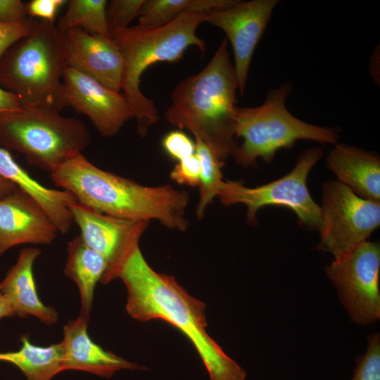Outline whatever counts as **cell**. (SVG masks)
I'll list each match as a JSON object with an SVG mask.
<instances>
[{"instance_id": "cell-1", "label": "cell", "mask_w": 380, "mask_h": 380, "mask_svg": "<svg viewBox=\"0 0 380 380\" xmlns=\"http://www.w3.org/2000/svg\"><path fill=\"white\" fill-rule=\"evenodd\" d=\"M139 241L125 251L101 281L106 284L119 278L123 281L126 310L134 319H161L185 335L210 380H245L246 371L208 334L204 303L188 293L172 276L156 272L144 258Z\"/></svg>"}, {"instance_id": "cell-2", "label": "cell", "mask_w": 380, "mask_h": 380, "mask_svg": "<svg viewBox=\"0 0 380 380\" xmlns=\"http://www.w3.org/2000/svg\"><path fill=\"white\" fill-rule=\"evenodd\" d=\"M52 181L80 203L95 211L134 222L157 220L170 229L185 232L189 194L165 184L141 185L103 170L82 153L51 172Z\"/></svg>"}, {"instance_id": "cell-3", "label": "cell", "mask_w": 380, "mask_h": 380, "mask_svg": "<svg viewBox=\"0 0 380 380\" xmlns=\"http://www.w3.org/2000/svg\"><path fill=\"white\" fill-rule=\"evenodd\" d=\"M224 38L206 66L179 82L165 116L172 125L201 138L224 161L235 140L238 82Z\"/></svg>"}, {"instance_id": "cell-4", "label": "cell", "mask_w": 380, "mask_h": 380, "mask_svg": "<svg viewBox=\"0 0 380 380\" xmlns=\"http://www.w3.org/2000/svg\"><path fill=\"white\" fill-rule=\"evenodd\" d=\"M206 16L207 13L186 11L157 28L129 26L110 34L123 56L121 90L134 113L141 137H145L159 119L154 101L140 89L143 72L158 62L178 61L189 46H196L204 53L206 43L196 34V30L205 22Z\"/></svg>"}, {"instance_id": "cell-5", "label": "cell", "mask_w": 380, "mask_h": 380, "mask_svg": "<svg viewBox=\"0 0 380 380\" xmlns=\"http://www.w3.org/2000/svg\"><path fill=\"white\" fill-rule=\"evenodd\" d=\"M68 67L64 34L53 23L36 19L29 33L0 62V84L23 107L60 112L65 108L63 77Z\"/></svg>"}, {"instance_id": "cell-6", "label": "cell", "mask_w": 380, "mask_h": 380, "mask_svg": "<svg viewBox=\"0 0 380 380\" xmlns=\"http://www.w3.org/2000/svg\"><path fill=\"white\" fill-rule=\"evenodd\" d=\"M292 89L289 82L270 90L263 103L254 108L236 110L237 144L232 156L243 167H257L256 160L270 163L277 151L290 148L298 140H312L322 144H336L339 135L336 129L304 122L286 108L285 101Z\"/></svg>"}, {"instance_id": "cell-7", "label": "cell", "mask_w": 380, "mask_h": 380, "mask_svg": "<svg viewBox=\"0 0 380 380\" xmlns=\"http://www.w3.org/2000/svg\"><path fill=\"white\" fill-rule=\"evenodd\" d=\"M89 142L86 125L58 111L23 107L0 117V143L50 173L82 153Z\"/></svg>"}, {"instance_id": "cell-8", "label": "cell", "mask_w": 380, "mask_h": 380, "mask_svg": "<svg viewBox=\"0 0 380 380\" xmlns=\"http://www.w3.org/2000/svg\"><path fill=\"white\" fill-rule=\"evenodd\" d=\"M322 155L323 151L319 146L308 148L300 154L289 173L255 188L246 187L236 181H223L217 196L225 206L244 204L247 207V221L253 225L257 222L258 210L267 205H277L292 210L300 224L319 229L321 208L310 196L307 178Z\"/></svg>"}, {"instance_id": "cell-9", "label": "cell", "mask_w": 380, "mask_h": 380, "mask_svg": "<svg viewBox=\"0 0 380 380\" xmlns=\"http://www.w3.org/2000/svg\"><path fill=\"white\" fill-rule=\"evenodd\" d=\"M317 249L336 258L367 241L380 224V202L362 198L339 182L323 186Z\"/></svg>"}, {"instance_id": "cell-10", "label": "cell", "mask_w": 380, "mask_h": 380, "mask_svg": "<svg viewBox=\"0 0 380 380\" xmlns=\"http://www.w3.org/2000/svg\"><path fill=\"white\" fill-rule=\"evenodd\" d=\"M380 246L365 241L334 258L326 273L351 319L367 325L380 318Z\"/></svg>"}, {"instance_id": "cell-11", "label": "cell", "mask_w": 380, "mask_h": 380, "mask_svg": "<svg viewBox=\"0 0 380 380\" xmlns=\"http://www.w3.org/2000/svg\"><path fill=\"white\" fill-rule=\"evenodd\" d=\"M278 3L277 0L239 1L229 8L207 13L205 22L223 30L231 43L241 96L244 93L255 47Z\"/></svg>"}, {"instance_id": "cell-12", "label": "cell", "mask_w": 380, "mask_h": 380, "mask_svg": "<svg viewBox=\"0 0 380 380\" xmlns=\"http://www.w3.org/2000/svg\"><path fill=\"white\" fill-rule=\"evenodd\" d=\"M63 85L66 107L87 116L104 138L115 136L134 118L123 94L70 67L65 72Z\"/></svg>"}, {"instance_id": "cell-13", "label": "cell", "mask_w": 380, "mask_h": 380, "mask_svg": "<svg viewBox=\"0 0 380 380\" xmlns=\"http://www.w3.org/2000/svg\"><path fill=\"white\" fill-rule=\"evenodd\" d=\"M68 67L120 92L124 70L121 51L113 38L80 29L64 33Z\"/></svg>"}, {"instance_id": "cell-14", "label": "cell", "mask_w": 380, "mask_h": 380, "mask_svg": "<svg viewBox=\"0 0 380 380\" xmlns=\"http://www.w3.org/2000/svg\"><path fill=\"white\" fill-rule=\"evenodd\" d=\"M58 233L45 211L21 190L0 199V255L20 244H50Z\"/></svg>"}, {"instance_id": "cell-15", "label": "cell", "mask_w": 380, "mask_h": 380, "mask_svg": "<svg viewBox=\"0 0 380 380\" xmlns=\"http://www.w3.org/2000/svg\"><path fill=\"white\" fill-rule=\"evenodd\" d=\"M69 208L84 243L104 257L108 267L116 262L130 244L139 240L148 223L102 214L77 201Z\"/></svg>"}, {"instance_id": "cell-16", "label": "cell", "mask_w": 380, "mask_h": 380, "mask_svg": "<svg viewBox=\"0 0 380 380\" xmlns=\"http://www.w3.org/2000/svg\"><path fill=\"white\" fill-rule=\"evenodd\" d=\"M88 321L79 315L63 327V371L80 370L110 378L122 369L141 368L94 342L88 334Z\"/></svg>"}, {"instance_id": "cell-17", "label": "cell", "mask_w": 380, "mask_h": 380, "mask_svg": "<svg viewBox=\"0 0 380 380\" xmlns=\"http://www.w3.org/2000/svg\"><path fill=\"white\" fill-rule=\"evenodd\" d=\"M40 254L39 248L22 249L15 264L0 283V290L15 315L33 316L51 326L58 321V314L53 307L45 305L40 300L33 274L34 262Z\"/></svg>"}, {"instance_id": "cell-18", "label": "cell", "mask_w": 380, "mask_h": 380, "mask_svg": "<svg viewBox=\"0 0 380 380\" xmlns=\"http://www.w3.org/2000/svg\"><path fill=\"white\" fill-rule=\"evenodd\" d=\"M327 166L336 175L338 182L355 194L380 202V159L376 153L336 144L328 153Z\"/></svg>"}, {"instance_id": "cell-19", "label": "cell", "mask_w": 380, "mask_h": 380, "mask_svg": "<svg viewBox=\"0 0 380 380\" xmlns=\"http://www.w3.org/2000/svg\"><path fill=\"white\" fill-rule=\"evenodd\" d=\"M0 176L32 198L45 211L58 232L65 234L72 227L70 210L75 197L65 190L47 188L33 179L3 147H0Z\"/></svg>"}, {"instance_id": "cell-20", "label": "cell", "mask_w": 380, "mask_h": 380, "mask_svg": "<svg viewBox=\"0 0 380 380\" xmlns=\"http://www.w3.org/2000/svg\"><path fill=\"white\" fill-rule=\"evenodd\" d=\"M64 274L77 284L81 303L80 315L89 319L96 285L105 274L108 263L101 255L88 247L81 236L68 242Z\"/></svg>"}, {"instance_id": "cell-21", "label": "cell", "mask_w": 380, "mask_h": 380, "mask_svg": "<svg viewBox=\"0 0 380 380\" xmlns=\"http://www.w3.org/2000/svg\"><path fill=\"white\" fill-rule=\"evenodd\" d=\"M20 342L18 350L0 353V362L16 366L24 374L25 380H51L63 371L61 342L49 346H36L27 335L21 336Z\"/></svg>"}, {"instance_id": "cell-22", "label": "cell", "mask_w": 380, "mask_h": 380, "mask_svg": "<svg viewBox=\"0 0 380 380\" xmlns=\"http://www.w3.org/2000/svg\"><path fill=\"white\" fill-rule=\"evenodd\" d=\"M106 6V0H70L56 27L63 34L72 29H80L91 34L112 38Z\"/></svg>"}, {"instance_id": "cell-23", "label": "cell", "mask_w": 380, "mask_h": 380, "mask_svg": "<svg viewBox=\"0 0 380 380\" xmlns=\"http://www.w3.org/2000/svg\"><path fill=\"white\" fill-rule=\"evenodd\" d=\"M195 154L198 156L201 166V179L199 184V201L196 208V215L202 218L209 203L217 196L223 182L222 162L213 150L201 138L194 135Z\"/></svg>"}, {"instance_id": "cell-24", "label": "cell", "mask_w": 380, "mask_h": 380, "mask_svg": "<svg viewBox=\"0 0 380 380\" xmlns=\"http://www.w3.org/2000/svg\"><path fill=\"white\" fill-rule=\"evenodd\" d=\"M191 0H145L137 26L153 29L163 26L187 11Z\"/></svg>"}, {"instance_id": "cell-25", "label": "cell", "mask_w": 380, "mask_h": 380, "mask_svg": "<svg viewBox=\"0 0 380 380\" xmlns=\"http://www.w3.org/2000/svg\"><path fill=\"white\" fill-rule=\"evenodd\" d=\"M145 0H113L106 7V18L110 33L129 27L139 16ZM111 35V34H110Z\"/></svg>"}, {"instance_id": "cell-26", "label": "cell", "mask_w": 380, "mask_h": 380, "mask_svg": "<svg viewBox=\"0 0 380 380\" xmlns=\"http://www.w3.org/2000/svg\"><path fill=\"white\" fill-rule=\"evenodd\" d=\"M366 353L357 360L352 380H380V337L374 333L367 338Z\"/></svg>"}, {"instance_id": "cell-27", "label": "cell", "mask_w": 380, "mask_h": 380, "mask_svg": "<svg viewBox=\"0 0 380 380\" xmlns=\"http://www.w3.org/2000/svg\"><path fill=\"white\" fill-rule=\"evenodd\" d=\"M170 177L179 184L199 186L201 166L198 156L194 153L179 161L170 172Z\"/></svg>"}, {"instance_id": "cell-28", "label": "cell", "mask_w": 380, "mask_h": 380, "mask_svg": "<svg viewBox=\"0 0 380 380\" xmlns=\"http://www.w3.org/2000/svg\"><path fill=\"white\" fill-rule=\"evenodd\" d=\"M162 146L169 156L178 161L195 153L194 142L179 130L167 134L163 139Z\"/></svg>"}, {"instance_id": "cell-29", "label": "cell", "mask_w": 380, "mask_h": 380, "mask_svg": "<svg viewBox=\"0 0 380 380\" xmlns=\"http://www.w3.org/2000/svg\"><path fill=\"white\" fill-rule=\"evenodd\" d=\"M32 22V19L19 23H0V62L14 44L29 33Z\"/></svg>"}, {"instance_id": "cell-30", "label": "cell", "mask_w": 380, "mask_h": 380, "mask_svg": "<svg viewBox=\"0 0 380 380\" xmlns=\"http://www.w3.org/2000/svg\"><path fill=\"white\" fill-rule=\"evenodd\" d=\"M65 0H31L25 4L27 14L33 18L55 22L59 9Z\"/></svg>"}, {"instance_id": "cell-31", "label": "cell", "mask_w": 380, "mask_h": 380, "mask_svg": "<svg viewBox=\"0 0 380 380\" xmlns=\"http://www.w3.org/2000/svg\"><path fill=\"white\" fill-rule=\"evenodd\" d=\"M25 4L20 0H0V23H19L27 21Z\"/></svg>"}, {"instance_id": "cell-32", "label": "cell", "mask_w": 380, "mask_h": 380, "mask_svg": "<svg viewBox=\"0 0 380 380\" xmlns=\"http://www.w3.org/2000/svg\"><path fill=\"white\" fill-rule=\"evenodd\" d=\"M236 0H191L187 11L207 13L236 5Z\"/></svg>"}, {"instance_id": "cell-33", "label": "cell", "mask_w": 380, "mask_h": 380, "mask_svg": "<svg viewBox=\"0 0 380 380\" xmlns=\"http://www.w3.org/2000/svg\"><path fill=\"white\" fill-rule=\"evenodd\" d=\"M22 108L18 98L15 94L0 87V117Z\"/></svg>"}, {"instance_id": "cell-34", "label": "cell", "mask_w": 380, "mask_h": 380, "mask_svg": "<svg viewBox=\"0 0 380 380\" xmlns=\"http://www.w3.org/2000/svg\"><path fill=\"white\" fill-rule=\"evenodd\" d=\"M18 189L15 185L0 176V199L13 194Z\"/></svg>"}, {"instance_id": "cell-35", "label": "cell", "mask_w": 380, "mask_h": 380, "mask_svg": "<svg viewBox=\"0 0 380 380\" xmlns=\"http://www.w3.org/2000/svg\"><path fill=\"white\" fill-rule=\"evenodd\" d=\"M15 316L14 312L7 299L0 290V319Z\"/></svg>"}]
</instances>
